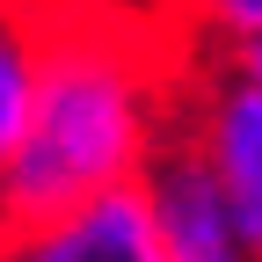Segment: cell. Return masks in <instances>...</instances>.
I'll return each mask as SVG.
<instances>
[{
  "instance_id": "1",
  "label": "cell",
  "mask_w": 262,
  "mask_h": 262,
  "mask_svg": "<svg viewBox=\"0 0 262 262\" xmlns=\"http://www.w3.org/2000/svg\"><path fill=\"white\" fill-rule=\"evenodd\" d=\"M175 95L182 58H168L146 29H124L117 15L51 8L29 124L0 168L8 226H37L102 189L139 182L160 139L175 131Z\"/></svg>"
},
{
  "instance_id": "2",
  "label": "cell",
  "mask_w": 262,
  "mask_h": 262,
  "mask_svg": "<svg viewBox=\"0 0 262 262\" xmlns=\"http://www.w3.org/2000/svg\"><path fill=\"white\" fill-rule=\"evenodd\" d=\"M175 124L196 139V153L211 160V175L233 204L241 233L262 262V88L233 66V51H211L196 73H182V95H175Z\"/></svg>"
},
{
  "instance_id": "3",
  "label": "cell",
  "mask_w": 262,
  "mask_h": 262,
  "mask_svg": "<svg viewBox=\"0 0 262 262\" xmlns=\"http://www.w3.org/2000/svg\"><path fill=\"white\" fill-rule=\"evenodd\" d=\"M139 189H146V211H153V233H160V262H255L241 219H233V204H226V189L211 175V160L196 153V139L182 124L146 160Z\"/></svg>"
},
{
  "instance_id": "4",
  "label": "cell",
  "mask_w": 262,
  "mask_h": 262,
  "mask_svg": "<svg viewBox=\"0 0 262 262\" xmlns=\"http://www.w3.org/2000/svg\"><path fill=\"white\" fill-rule=\"evenodd\" d=\"M0 262H160V233H153L146 189L124 182V189H102L88 204L58 211V219L8 226Z\"/></svg>"
},
{
  "instance_id": "5",
  "label": "cell",
  "mask_w": 262,
  "mask_h": 262,
  "mask_svg": "<svg viewBox=\"0 0 262 262\" xmlns=\"http://www.w3.org/2000/svg\"><path fill=\"white\" fill-rule=\"evenodd\" d=\"M44 0H0V168L29 124V95H37V66H44Z\"/></svg>"
},
{
  "instance_id": "6",
  "label": "cell",
  "mask_w": 262,
  "mask_h": 262,
  "mask_svg": "<svg viewBox=\"0 0 262 262\" xmlns=\"http://www.w3.org/2000/svg\"><path fill=\"white\" fill-rule=\"evenodd\" d=\"M189 15L204 22L219 44H255L262 37V0H189Z\"/></svg>"
},
{
  "instance_id": "7",
  "label": "cell",
  "mask_w": 262,
  "mask_h": 262,
  "mask_svg": "<svg viewBox=\"0 0 262 262\" xmlns=\"http://www.w3.org/2000/svg\"><path fill=\"white\" fill-rule=\"evenodd\" d=\"M226 51H233V66H241V73L262 88V37H255V44H226Z\"/></svg>"
},
{
  "instance_id": "8",
  "label": "cell",
  "mask_w": 262,
  "mask_h": 262,
  "mask_svg": "<svg viewBox=\"0 0 262 262\" xmlns=\"http://www.w3.org/2000/svg\"><path fill=\"white\" fill-rule=\"evenodd\" d=\"M0 248H8V211H0Z\"/></svg>"
}]
</instances>
